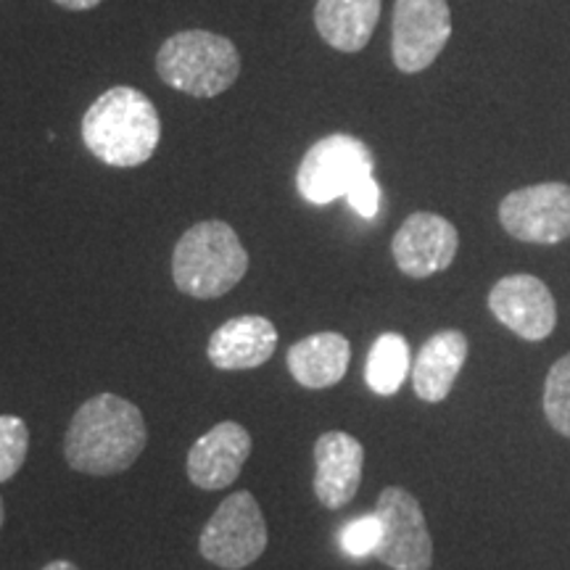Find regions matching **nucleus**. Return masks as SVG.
Instances as JSON below:
<instances>
[{
	"mask_svg": "<svg viewBox=\"0 0 570 570\" xmlns=\"http://www.w3.org/2000/svg\"><path fill=\"white\" fill-rule=\"evenodd\" d=\"M3 518H6V510H3V499H0V525H3Z\"/></svg>",
	"mask_w": 570,
	"mask_h": 570,
	"instance_id": "nucleus-25",
	"label": "nucleus"
},
{
	"mask_svg": "<svg viewBox=\"0 0 570 570\" xmlns=\"http://www.w3.org/2000/svg\"><path fill=\"white\" fill-rule=\"evenodd\" d=\"M544 415L554 431L570 439V354L560 356L547 375Z\"/></svg>",
	"mask_w": 570,
	"mask_h": 570,
	"instance_id": "nucleus-19",
	"label": "nucleus"
},
{
	"mask_svg": "<svg viewBox=\"0 0 570 570\" xmlns=\"http://www.w3.org/2000/svg\"><path fill=\"white\" fill-rule=\"evenodd\" d=\"M412 373L410 344L402 333H383L367 354L365 381L377 396H394Z\"/></svg>",
	"mask_w": 570,
	"mask_h": 570,
	"instance_id": "nucleus-18",
	"label": "nucleus"
},
{
	"mask_svg": "<svg viewBox=\"0 0 570 570\" xmlns=\"http://www.w3.org/2000/svg\"><path fill=\"white\" fill-rule=\"evenodd\" d=\"M267 523L259 502L248 491H235L219 504L209 523L204 525L198 550L204 560L225 570L252 566L267 550Z\"/></svg>",
	"mask_w": 570,
	"mask_h": 570,
	"instance_id": "nucleus-6",
	"label": "nucleus"
},
{
	"mask_svg": "<svg viewBox=\"0 0 570 570\" xmlns=\"http://www.w3.org/2000/svg\"><path fill=\"white\" fill-rule=\"evenodd\" d=\"M82 140L88 151L109 167H140L156 154L161 140L159 111L146 92L119 85L85 111Z\"/></svg>",
	"mask_w": 570,
	"mask_h": 570,
	"instance_id": "nucleus-2",
	"label": "nucleus"
},
{
	"mask_svg": "<svg viewBox=\"0 0 570 570\" xmlns=\"http://www.w3.org/2000/svg\"><path fill=\"white\" fill-rule=\"evenodd\" d=\"M391 56L399 71L417 75L439 59L452 38L446 0H396L391 24Z\"/></svg>",
	"mask_w": 570,
	"mask_h": 570,
	"instance_id": "nucleus-9",
	"label": "nucleus"
},
{
	"mask_svg": "<svg viewBox=\"0 0 570 570\" xmlns=\"http://www.w3.org/2000/svg\"><path fill=\"white\" fill-rule=\"evenodd\" d=\"M489 309L518 338L544 341L558 325L552 291L537 275H508L489 294Z\"/></svg>",
	"mask_w": 570,
	"mask_h": 570,
	"instance_id": "nucleus-10",
	"label": "nucleus"
},
{
	"mask_svg": "<svg viewBox=\"0 0 570 570\" xmlns=\"http://www.w3.org/2000/svg\"><path fill=\"white\" fill-rule=\"evenodd\" d=\"M42 570H80V568H77L75 562H69V560H53V562H48V566Z\"/></svg>",
	"mask_w": 570,
	"mask_h": 570,
	"instance_id": "nucleus-24",
	"label": "nucleus"
},
{
	"mask_svg": "<svg viewBox=\"0 0 570 570\" xmlns=\"http://www.w3.org/2000/svg\"><path fill=\"white\" fill-rule=\"evenodd\" d=\"M146 439V420L132 402L114 394H98L71 417L63 454L77 473L114 475L125 473L140 458Z\"/></svg>",
	"mask_w": 570,
	"mask_h": 570,
	"instance_id": "nucleus-1",
	"label": "nucleus"
},
{
	"mask_svg": "<svg viewBox=\"0 0 570 570\" xmlns=\"http://www.w3.org/2000/svg\"><path fill=\"white\" fill-rule=\"evenodd\" d=\"M252 454V436L240 423L225 420L190 446L188 479L194 487L217 491L230 487Z\"/></svg>",
	"mask_w": 570,
	"mask_h": 570,
	"instance_id": "nucleus-12",
	"label": "nucleus"
},
{
	"mask_svg": "<svg viewBox=\"0 0 570 570\" xmlns=\"http://www.w3.org/2000/svg\"><path fill=\"white\" fill-rule=\"evenodd\" d=\"M56 3H59L61 9H69V11H88V9H96L101 0H56Z\"/></svg>",
	"mask_w": 570,
	"mask_h": 570,
	"instance_id": "nucleus-23",
	"label": "nucleus"
},
{
	"mask_svg": "<svg viewBox=\"0 0 570 570\" xmlns=\"http://www.w3.org/2000/svg\"><path fill=\"white\" fill-rule=\"evenodd\" d=\"M373 151L354 135H327L304 154L296 173V188L304 202L325 206L346 198L360 183L373 177Z\"/></svg>",
	"mask_w": 570,
	"mask_h": 570,
	"instance_id": "nucleus-5",
	"label": "nucleus"
},
{
	"mask_svg": "<svg viewBox=\"0 0 570 570\" xmlns=\"http://www.w3.org/2000/svg\"><path fill=\"white\" fill-rule=\"evenodd\" d=\"M30 449V431L21 417L0 415V483L19 473Z\"/></svg>",
	"mask_w": 570,
	"mask_h": 570,
	"instance_id": "nucleus-20",
	"label": "nucleus"
},
{
	"mask_svg": "<svg viewBox=\"0 0 570 570\" xmlns=\"http://www.w3.org/2000/svg\"><path fill=\"white\" fill-rule=\"evenodd\" d=\"M248 254L238 233L219 219H206L183 233L173 254V277L183 294L217 298L244 281Z\"/></svg>",
	"mask_w": 570,
	"mask_h": 570,
	"instance_id": "nucleus-3",
	"label": "nucleus"
},
{
	"mask_svg": "<svg viewBox=\"0 0 570 570\" xmlns=\"http://www.w3.org/2000/svg\"><path fill=\"white\" fill-rule=\"evenodd\" d=\"M381 19V0H320L315 27L327 46L341 53H356L373 38Z\"/></svg>",
	"mask_w": 570,
	"mask_h": 570,
	"instance_id": "nucleus-17",
	"label": "nucleus"
},
{
	"mask_svg": "<svg viewBox=\"0 0 570 570\" xmlns=\"http://www.w3.org/2000/svg\"><path fill=\"white\" fill-rule=\"evenodd\" d=\"M156 71L161 82L185 96L214 98L238 80L240 56L223 35L188 30L161 42Z\"/></svg>",
	"mask_w": 570,
	"mask_h": 570,
	"instance_id": "nucleus-4",
	"label": "nucleus"
},
{
	"mask_svg": "<svg viewBox=\"0 0 570 570\" xmlns=\"http://www.w3.org/2000/svg\"><path fill=\"white\" fill-rule=\"evenodd\" d=\"M458 227L433 212L410 214L391 240L396 267L410 277H431L446 269L458 256Z\"/></svg>",
	"mask_w": 570,
	"mask_h": 570,
	"instance_id": "nucleus-11",
	"label": "nucleus"
},
{
	"mask_svg": "<svg viewBox=\"0 0 570 570\" xmlns=\"http://www.w3.org/2000/svg\"><path fill=\"white\" fill-rule=\"evenodd\" d=\"M346 202L360 217L373 219L377 209H381V185H377L375 177H367L365 183L356 185L352 194L346 196Z\"/></svg>",
	"mask_w": 570,
	"mask_h": 570,
	"instance_id": "nucleus-22",
	"label": "nucleus"
},
{
	"mask_svg": "<svg viewBox=\"0 0 570 570\" xmlns=\"http://www.w3.org/2000/svg\"><path fill=\"white\" fill-rule=\"evenodd\" d=\"M375 515L381 520V544L375 558L394 570H428L433 562V539L423 508L410 491L389 487L377 497Z\"/></svg>",
	"mask_w": 570,
	"mask_h": 570,
	"instance_id": "nucleus-8",
	"label": "nucleus"
},
{
	"mask_svg": "<svg viewBox=\"0 0 570 570\" xmlns=\"http://www.w3.org/2000/svg\"><path fill=\"white\" fill-rule=\"evenodd\" d=\"M499 223L523 244H560L570 238V185L539 183L512 190L499 204Z\"/></svg>",
	"mask_w": 570,
	"mask_h": 570,
	"instance_id": "nucleus-7",
	"label": "nucleus"
},
{
	"mask_svg": "<svg viewBox=\"0 0 570 570\" xmlns=\"http://www.w3.org/2000/svg\"><path fill=\"white\" fill-rule=\"evenodd\" d=\"M381 537L383 529L375 512L373 515H362L344 525V531H341V550H344L348 558H365V554H375L377 544H381Z\"/></svg>",
	"mask_w": 570,
	"mask_h": 570,
	"instance_id": "nucleus-21",
	"label": "nucleus"
},
{
	"mask_svg": "<svg viewBox=\"0 0 570 570\" xmlns=\"http://www.w3.org/2000/svg\"><path fill=\"white\" fill-rule=\"evenodd\" d=\"M315 494L327 510H341L352 502L362 483L365 449L344 431L323 433L315 444Z\"/></svg>",
	"mask_w": 570,
	"mask_h": 570,
	"instance_id": "nucleus-13",
	"label": "nucleus"
},
{
	"mask_svg": "<svg viewBox=\"0 0 570 570\" xmlns=\"http://www.w3.org/2000/svg\"><path fill=\"white\" fill-rule=\"evenodd\" d=\"M468 360V338L460 331H439L412 360V389L428 404L444 402Z\"/></svg>",
	"mask_w": 570,
	"mask_h": 570,
	"instance_id": "nucleus-15",
	"label": "nucleus"
},
{
	"mask_svg": "<svg viewBox=\"0 0 570 570\" xmlns=\"http://www.w3.org/2000/svg\"><path fill=\"white\" fill-rule=\"evenodd\" d=\"M275 348L277 331L267 317L240 315L212 333L206 354L217 370H254L265 365Z\"/></svg>",
	"mask_w": 570,
	"mask_h": 570,
	"instance_id": "nucleus-14",
	"label": "nucleus"
},
{
	"mask_svg": "<svg viewBox=\"0 0 570 570\" xmlns=\"http://www.w3.org/2000/svg\"><path fill=\"white\" fill-rule=\"evenodd\" d=\"M352 346L341 333H315L288 348V370L304 389H331L344 381Z\"/></svg>",
	"mask_w": 570,
	"mask_h": 570,
	"instance_id": "nucleus-16",
	"label": "nucleus"
}]
</instances>
